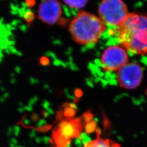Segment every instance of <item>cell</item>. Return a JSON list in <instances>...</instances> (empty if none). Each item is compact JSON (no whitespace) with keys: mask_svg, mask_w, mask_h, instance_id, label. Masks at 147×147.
<instances>
[{"mask_svg":"<svg viewBox=\"0 0 147 147\" xmlns=\"http://www.w3.org/2000/svg\"><path fill=\"white\" fill-rule=\"evenodd\" d=\"M99 17L106 26L118 27L129 14L123 0H102L98 8Z\"/></svg>","mask_w":147,"mask_h":147,"instance_id":"obj_3","label":"cell"},{"mask_svg":"<svg viewBox=\"0 0 147 147\" xmlns=\"http://www.w3.org/2000/svg\"><path fill=\"white\" fill-rule=\"evenodd\" d=\"M96 125V123L95 121H89V123H87L85 127L86 132L89 134L94 131L95 130Z\"/></svg>","mask_w":147,"mask_h":147,"instance_id":"obj_11","label":"cell"},{"mask_svg":"<svg viewBox=\"0 0 147 147\" xmlns=\"http://www.w3.org/2000/svg\"><path fill=\"white\" fill-rule=\"evenodd\" d=\"M144 71L140 64L128 62L117 71V82L119 87L125 90H134L142 83Z\"/></svg>","mask_w":147,"mask_h":147,"instance_id":"obj_4","label":"cell"},{"mask_svg":"<svg viewBox=\"0 0 147 147\" xmlns=\"http://www.w3.org/2000/svg\"><path fill=\"white\" fill-rule=\"evenodd\" d=\"M65 5L69 7L76 9H81L84 8L87 5L88 0H62Z\"/></svg>","mask_w":147,"mask_h":147,"instance_id":"obj_9","label":"cell"},{"mask_svg":"<svg viewBox=\"0 0 147 147\" xmlns=\"http://www.w3.org/2000/svg\"><path fill=\"white\" fill-rule=\"evenodd\" d=\"M129 62L127 52L118 45L106 48L100 57L101 68L106 72H117Z\"/></svg>","mask_w":147,"mask_h":147,"instance_id":"obj_5","label":"cell"},{"mask_svg":"<svg viewBox=\"0 0 147 147\" xmlns=\"http://www.w3.org/2000/svg\"><path fill=\"white\" fill-rule=\"evenodd\" d=\"M146 95H147V89H146Z\"/></svg>","mask_w":147,"mask_h":147,"instance_id":"obj_15","label":"cell"},{"mask_svg":"<svg viewBox=\"0 0 147 147\" xmlns=\"http://www.w3.org/2000/svg\"><path fill=\"white\" fill-rule=\"evenodd\" d=\"M62 15V7L58 0H42L38 8V18L50 25L56 24Z\"/></svg>","mask_w":147,"mask_h":147,"instance_id":"obj_6","label":"cell"},{"mask_svg":"<svg viewBox=\"0 0 147 147\" xmlns=\"http://www.w3.org/2000/svg\"><path fill=\"white\" fill-rule=\"evenodd\" d=\"M38 118V116L36 114H34L32 116V119L33 121H36Z\"/></svg>","mask_w":147,"mask_h":147,"instance_id":"obj_14","label":"cell"},{"mask_svg":"<svg viewBox=\"0 0 147 147\" xmlns=\"http://www.w3.org/2000/svg\"><path fill=\"white\" fill-rule=\"evenodd\" d=\"M84 147H122L116 141L109 138H101L98 132V136L93 140H90L84 144Z\"/></svg>","mask_w":147,"mask_h":147,"instance_id":"obj_8","label":"cell"},{"mask_svg":"<svg viewBox=\"0 0 147 147\" xmlns=\"http://www.w3.org/2000/svg\"><path fill=\"white\" fill-rule=\"evenodd\" d=\"M117 38L127 53L137 55L147 53V16L131 13L117 27Z\"/></svg>","mask_w":147,"mask_h":147,"instance_id":"obj_1","label":"cell"},{"mask_svg":"<svg viewBox=\"0 0 147 147\" xmlns=\"http://www.w3.org/2000/svg\"><path fill=\"white\" fill-rule=\"evenodd\" d=\"M75 94L76 97L78 98H80L82 95V92L81 90L80 89H76L75 92Z\"/></svg>","mask_w":147,"mask_h":147,"instance_id":"obj_13","label":"cell"},{"mask_svg":"<svg viewBox=\"0 0 147 147\" xmlns=\"http://www.w3.org/2000/svg\"><path fill=\"white\" fill-rule=\"evenodd\" d=\"M82 120V118L63 120L55 129L53 134H57L68 140H70L71 138L79 137L83 127Z\"/></svg>","mask_w":147,"mask_h":147,"instance_id":"obj_7","label":"cell"},{"mask_svg":"<svg viewBox=\"0 0 147 147\" xmlns=\"http://www.w3.org/2000/svg\"><path fill=\"white\" fill-rule=\"evenodd\" d=\"M92 118H93V115L89 112H86L82 117V119L84 120V121L86 123V124L89 123V121H90Z\"/></svg>","mask_w":147,"mask_h":147,"instance_id":"obj_12","label":"cell"},{"mask_svg":"<svg viewBox=\"0 0 147 147\" xmlns=\"http://www.w3.org/2000/svg\"><path fill=\"white\" fill-rule=\"evenodd\" d=\"M76 114V110L70 107H67L64 108L63 115L67 118H72Z\"/></svg>","mask_w":147,"mask_h":147,"instance_id":"obj_10","label":"cell"},{"mask_svg":"<svg viewBox=\"0 0 147 147\" xmlns=\"http://www.w3.org/2000/svg\"><path fill=\"white\" fill-rule=\"evenodd\" d=\"M106 29V25L99 16L84 11H79L69 26L73 40L81 45L96 43Z\"/></svg>","mask_w":147,"mask_h":147,"instance_id":"obj_2","label":"cell"}]
</instances>
